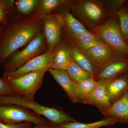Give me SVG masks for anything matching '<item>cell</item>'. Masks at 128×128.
Returning <instances> with one entry per match:
<instances>
[{
    "mask_svg": "<svg viewBox=\"0 0 128 128\" xmlns=\"http://www.w3.org/2000/svg\"><path fill=\"white\" fill-rule=\"evenodd\" d=\"M128 89V75L124 74L112 80L106 88L112 104L121 98Z\"/></svg>",
    "mask_w": 128,
    "mask_h": 128,
    "instance_id": "obj_16",
    "label": "cell"
},
{
    "mask_svg": "<svg viewBox=\"0 0 128 128\" xmlns=\"http://www.w3.org/2000/svg\"><path fill=\"white\" fill-rule=\"evenodd\" d=\"M85 53L99 67L116 56L111 47L104 43L92 47Z\"/></svg>",
    "mask_w": 128,
    "mask_h": 128,
    "instance_id": "obj_15",
    "label": "cell"
},
{
    "mask_svg": "<svg viewBox=\"0 0 128 128\" xmlns=\"http://www.w3.org/2000/svg\"><path fill=\"white\" fill-rule=\"evenodd\" d=\"M73 60L67 44L60 42L55 48V53L51 68L66 71Z\"/></svg>",
    "mask_w": 128,
    "mask_h": 128,
    "instance_id": "obj_17",
    "label": "cell"
},
{
    "mask_svg": "<svg viewBox=\"0 0 128 128\" xmlns=\"http://www.w3.org/2000/svg\"><path fill=\"white\" fill-rule=\"evenodd\" d=\"M9 14L6 22L1 24L2 31L0 35V64L9 56L26 46L38 32L43 30L44 14L38 8L28 16Z\"/></svg>",
    "mask_w": 128,
    "mask_h": 128,
    "instance_id": "obj_1",
    "label": "cell"
},
{
    "mask_svg": "<svg viewBox=\"0 0 128 128\" xmlns=\"http://www.w3.org/2000/svg\"><path fill=\"white\" fill-rule=\"evenodd\" d=\"M13 9L7 0H0V24L6 22L9 14L13 12Z\"/></svg>",
    "mask_w": 128,
    "mask_h": 128,
    "instance_id": "obj_27",
    "label": "cell"
},
{
    "mask_svg": "<svg viewBox=\"0 0 128 128\" xmlns=\"http://www.w3.org/2000/svg\"><path fill=\"white\" fill-rule=\"evenodd\" d=\"M113 80L96 81V87L89 97L88 104L96 106L99 108L100 111L109 108L112 104L106 92V88Z\"/></svg>",
    "mask_w": 128,
    "mask_h": 128,
    "instance_id": "obj_12",
    "label": "cell"
},
{
    "mask_svg": "<svg viewBox=\"0 0 128 128\" xmlns=\"http://www.w3.org/2000/svg\"><path fill=\"white\" fill-rule=\"evenodd\" d=\"M125 41H126V44H128V37L126 38V40H125Z\"/></svg>",
    "mask_w": 128,
    "mask_h": 128,
    "instance_id": "obj_32",
    "label": "cell"
},
{
    "mask_svg": "<svg viewBox=\"0 0 128 128\" xmlns=\"http://www.w3.org/2000/svg\"><path fill=\"white\" fill-rule=\"evenodd\" d=\"M55 53V48L53 50H47L34 57L17 70L13 71L4 72L3 78H16L37 70H44L48 71L52 65Z\"/></svg>",
    "mask_w": 128,
    "mask_h": 128,
    "instance_id": "obj_8",
    "label": "cell"
},
{
    "mask_svg": "<svg viewBox=\"0 0 128 128\" xmlns=\"http://www.w3.org/2000/svg\"><path fill=\"white\" fill-rule=\"evenodd\" d=\"M68 2L64 0H40L38 8L43 14L48 15L63 5L67 4Z\"/></svg>",
    "mask_w": 128,
    "mask_h": 128,
    "instance_id": "obj_24",
    "label": "cell"
},
{
    "mask_svg": "<svg viewBox=\"0 0 128 128\" xmlns=\"http://www.w3.org/2000/svg\"><path fill=\"white\" fill-rule=\"evenodd\" d=\"M92 32L111 47L115 55L128 59V46L122 35L119 20L110 18L93 29Z\"/></svg>",
    "mask_w": 128,
    "mask_h": 128,
    "instance_id": "obj_4",
    "label": "cell"
},
{
    "mask_svg": "<svg viewBox=\"0 0 128 128\" xmlns=\"http://www.w3.org/2000/svg\"><path fill=\"white\" fill-rule=\"evenodd\" d=\"M116 122V120L114 118H105L91 123H82L75 121L52 126L55 128H100L113 126Z\"/></svg>",
    "mask_w": 128,
    "mask_h": 128,
    "instance_id": "obj_21",
    "label": "cell"
},
{
    "mask_svg": "<svg viewBox=\"0 0 128 128\" xmlns=\"http://www.w3.org/2000/svg\"><path fill=\"white\" fill-rule=\"evenodd\" d=\"M62 16L64 19V26L72 39L88 30L84 25L68 10L65 11Z\"/></svg>",
    "mask_w": 128,
    "mask_h": 128,
    "instance_id": "obj_18",
    "label": "cell"
},
{
    "mask_svg": "<svg viewBox=\"0 0 128 128\" xmlns=\"http://www.w3.org/2000/svg\"><path fill=\"white\" fill-rule=\"evenodd\" d=\"M96 84V81L92 77L76 82L77 103L88 104L89 97L94 91Z\"/></svg>",
    "mask_w": 128,
    "mask_h": 128,
    "instance_id": "obj_19",
    "label": "cell"
},
{
    "mask_svg": "<svg viewBox=\"0 0 128 128\" xmlns=\"http://www.w3.org/2000/svg\"><path fill=\"white\" fill-rule=\"evenodd\" d=\"M100 112L105 118H114L118 122L128 123V89L109 108Z\"/></svg>",
    "mask_w": 128,
    "mask_h": 128,
    "instance_id": "obj_11",
    "label": "cell"
},
{
    "mask_svg": "<svg viewBox=\"0 0 128 128\" xmlns=\"http://www.w3.org/2000/svg\"><path fill=\"white\" fill-rule=\"evenodd\" d=\"M66 71L70 78L75 82H79L92 77L90 73L79 66L74 60Z\"/></svg>",
    "mask_w": 128,
    "mask_h": 128,
    "instance_id": "obj_22",
    "label": "cell"
},
{
    "mask_svg": "<svg viewBox=\"0 0 128 128\" xmlns=\"http://www.w3.org/2000/svg\"><path fill=\"white\" fill-rule=\"evenodd\" d=\"M2 25H1V24H0V35H1V34L2 32Z\"/></svg>",
    "mask_w": 128,
    "mask_h": 128,
    "instance_id": "obj_31",
    "label": "cell"
},
{
    "mask_svg": "<svg viewBox=\"0 0 128 128\" xmlns=\"http://www.w3.org/2000/svg\"><path fill=\"white\" fill-rule=\"evenodd\" d=\"M1 65L0 64V66ZM16 95L3 78H0V96Z\"/></svg>",
    "mask_w": 128,
    "mask_h": 128,
    "instance_id": "obj_28",
    "label": "cell"
},
{
    "mask_svg": "<svg viewBox=\"0 0 128 128\" xmlns=\"http://www.w3.org/2000/svg\"><path fill=\"white\" fill-rule=\"evenodd\" d=\"M73 40L76 46L84 52L94 46L104 43L93 32L88 30Z\"/></svg>",
    "mask_w": 128,
    "mask_h": 128,
    "instance_id": "obj_20",
    "label": "cell"
},
{
    "mask_svg": "<svg viewBox=\"0 0 128 128\" xmlns=\"http://www.w3.org/2000/svg\"><path fill=\"white\" fill-rule=\"evenodd\" d=\"M128 70V59L115 56L99 67L94 79L96 81L114 80Z\"/></svg>",
    "mask_w": 128,
    "mask_h": 128,
    "instance_id": "obj_10",
    "label": "cell"
},
{
    "mask_svg": "<svg viewBox=\"0 0 128 128\" xmlns=\"http://www.w3.org/2000/svg\"><path fill=\"white\" fill-rule=\"evenodd\" d=\"M121 33L124 40L128 37V8L123 6L117 12Z\"/></svg>",
    "mask_w": 128,
    "mask_h": 128,
    "instance_id": "obj_25",
    "label": "cell"
},
{
    "mask_svg": "<svg viewBox=\"0 0 128 128\" xmlns=\"http://www.w3.org/2000/svg\"><path fill=\"white\" fill-rule=\"evenodd\" d=\"M0 105H16L32 110L35 113L43 116L53 125L76 121L60 108L46 106L34 100H30L16 95L0 96Z\"/></svg>",
    "mask_w": 128,
    "mask_h": 128,
    "instance_id": "obj_2",
    "label": "cell"
},
{
    "mask_svg": "<svg viewBox=\"0 0 128 128\" xmlns=\"http://www.w3.org/2000/svg\"><path fill=\"white\" fill-rule=\"evenodd\" d=\"M0 121L8 124L27 122L34 125H53L48 120L34 112L16 105H0Z\"/></svg>",
    "mask_w": 128,
    "mask_h": 128,
    "instance_id": "obj_7",
    "label": "cell"
},
{
    "mask_svg": "<svg viewBox=\"0 0 128 128\" xmlns=\"http://www.w3.org/2000/svg\"><path fill=\"white\" fill-rule=\"evenodd\" d=\"M40 2L38 0H18L15 2V6L22 15L28 16L36 10Z\"/></svg>",
    "mask_w": 128,
    "mask_h": 128,
    "instance_id": "obj_23",
    "label": "cell"
},
{
    "mask_svg": "<svg viewBox=\"0 0 128 128\" xmlns=\"http://www.w3.org/2000/svg\"><path fill=\"white\" fill-rule=\"evenodd\" d=\"M47 70H37L15 78H2L16 96L34 100L36 92L41 87Z\"/></svg>",
    "mask_w": 128,
    "mask_h": 128,
    "instance_id": "obj_6",
    "label": "cell"
},
{
    "mask_svg": "<svg viewBox=\"0 0 128 128\" xmlns=\"http://www.w3.org/2000/svg\"><path fill=\"white\" fill-rule=\"evenodd\" d=\"M32 124L27 122L18 124H8L0 121V128H31Z\"/></svg>",
    "mask_w": 128,
    "mask_h": 128,
    "instance_id": "obj_29",
    "label": "cell"
},
{
    "mask_svg": "<svg viewBox=\"0 0 128 128\" xmlns=\"http://www.w3.org/2000/svg\"><path fill=\"white\" fill-rule=\"evenodd\" d=\"M31 128H55L52 125H34L31 127Z\"/></svg>",
    "mask_w": 128,
    "mask_h": 128,
    "instance_id": "obj_30",
    "label": "cell"
},
{
    "mask_svg": "<svg viewBox=\"0 0 128 128\" xmlns=\"http://www.w3.org/2000/svg\"></svg>",
    "mask_w": 128,
    "mask_h": 128,
    "instance_id": "obj_33",
    "label": "cell"
},
{
    "mask_svg": "<svg viewBox=\"0 0 128 128\" xmlns=\"http://www.w3.org/2000/svg\"><path fill=\"white\" fill-rule=\"evenodd\" d=\"M50 74L67 94L71 102L77 103L76 94V82L72 80L67 72L50 68Z\"/></svg>",
    "mask_w": 128,
    "mask_h": 128,
    "instance_id": "obj_13",
    "label": "cell"
},
{
    "mask_svg": "<svg viewBox=\"0 0 128 128\" xmlns=\"http://www.w3.org/2000/svg\"><path fill=\"white\" fill-rule=\"evenodd\" d=\"M64 26L62 15L44 14L43 19V30L48 46V50L54 49L60 42L62 28Z\"/></svg>",
    "mask_w": 128,
    "mask_h": 128,
    "instance_id": "obj_9",
    "label": "cell"
},
{
    "mask_svg": "<svg viewBox=\"0 0 128 128\" xmlns=\"http://www.w3.org/2000/svg\"><path fill=\"white\" fill-rule=\"evenodd\" d=\"M66 44L74 61L82 68L90 73L94 79L99 67L96 65L86 53L80 50L74 44L70 42Z\"/></svg>",
    "mask_w": 128,
    "mask_h": 128,
    "instance_id": "obj_14",
    "label": "cell"
},
{
    "mask_svg": "<svg viewBox=\"0 0 128 128\" xmlns=\"http://www.w3.org/2000/svg\"><path fill=\"white\" fill-rule=\"evenodd\" d=\"M48 50V44L42 30L37 34L22 50L15 51L8 57L2 64L4 72L17 70Z\"/></svg>",
    "mask_w": 128,
    "mask_h": 128,
    "instance_id": "obj_3",
    "label": "cell"
},
{
    "mask_svg": "<svg viewBox=\"0 0 128 128\" xmlns=\"http://www.w3.org/2000/svg\"><path fill=\"white\" fill-rule=\"evenodd\" d=\"M127 1L125 0H108L104 2L108 15L116 14L117 12Z\"/></svg>",
    "mask_w": 128,
    "mask_h": 128,
    "instance_id": "obj_26",
    "label": "cell"
},
{
    "mask_svg": "<svg viewBox=\"0 0 128 128\" xmlns=\"http://www.w3.org/2000/svg\"></svg>",
    "mask_w": 128,
    "mask_h": 128,
    "instance_id": "obj_34",
    "label": "cell"
},
{
    "mask_svg": "<svg viewBox=\"0 0 128 128\" xmlns=\"http://www.w3.org/2000/svg\"><path fill=\"white\" fill-rule=\"evenodd\" d=\"M72 10L83 25L92 30L104 23L103 21L108 16L103 1H77L73 6Z\"/></svg>",
    "mask_w": 128,
    "mask_h": 128,
    "instance_id": "obj_5",
    "label": "cell"
}]
</instances>
